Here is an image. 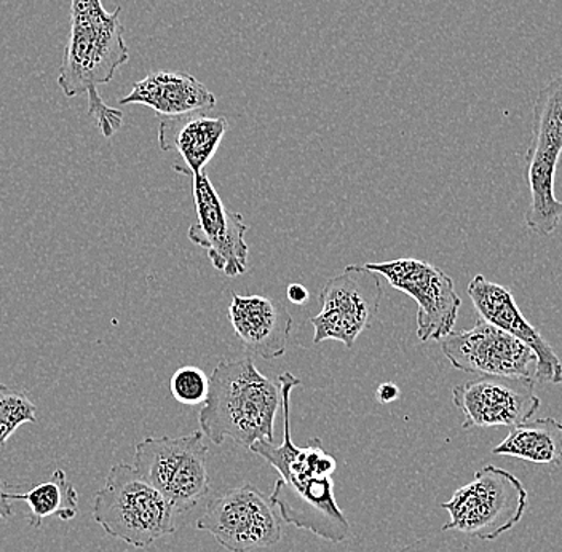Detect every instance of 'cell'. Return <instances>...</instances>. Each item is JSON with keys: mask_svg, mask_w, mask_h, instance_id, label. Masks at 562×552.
Returning a JSON list of instances; mask_svg holds the SVG:
<instances>
[{"mask_svg": "<svg viewBox=\"0 0 562 552\" xmlns=\"http://www.w3.org/2000/svg\"><path fill=\"white\" fill-rule=\"evenodd\" d=\"M494 455L515 457L536 465L562 462V424L554 418H537L509 428L507 438L492 449Z\"/></svg>", "mask_w": 562, "mask_h": 552, "instance_id": "obj_18", "label": "cell"}, {"mask_svg": "<svg viewBox=\"0 0 562 552\" xmlns=\"http://www.w3.org/2000/svg\"><path fill=\"white\" fill-rule=\"evenodd\" d=\"M121 13L122 7L108 12L101 0H70V31L58 76L66 98L87 94L88 115L108 139L122 128L123 114L104 103L98 87L130 61Z\"/></svg>", "mask_w": 562, "mask_h": 552, "instance_id": "obj_2", "label": "cell"}, {"mask_svg": "<svg viewBox=\"0 0 562 552\" xmlns=\"http://www.w3.org/2000/svg\"><path fill=\"white\" fill-rule=\"evenodd\" d=\"M35 421H37V407L33 401L23 392L0 383V449L5 448L7 442L21 425L35 424Z\"/></svg>", "mask_w": 562, "mask_h": 552, "instance_id": "obj_20", "label": "cell"}, {"mask_svg": "<svg viewBox=\"0 0 562 552\" xmlns=\"http://www.w3.org/2000/svg\"><path fill=\"white\" fill-rule=\"evenodd\" d=\"M3 487H5V484L0 481V520L10 519L13 516V508L12 505H10L9 494L3 491Z\"/></svg>", "mask_w": 562, "mask_h": 552, "instance_id": "obj_24", "label": "cell"}, {"mask_svg": "<svg viewBox=\"0 0 562 552\" xmlns=\"http://www.w3.org/2000/svg\"><path fill=\"white\" fill-rule=\"evenodd\" d=\"M382 295L378 273L367 266H347L340 275L329 278L319 293L322 311L308 319L315 328L314 342L337 340L353 347L361 333L371 328Z\"/></svg>", "mask_w": 562, "mask_h": 552, "instance_id": "obj_8", "label": "cell"}, {"mask_svg": "<svg viewBox=\"0 0 562 552\" xmlns=\"http://www.w3.org/2000/svg\"><path fill=\"white\" fill-rule=\"evenodd\" d=\"M562 154V76L548 82L533 104L532 139L526 154L530 203L525 223L540 237L561 224L562 200L554 193V178Z\"/></svg>", "mask_w": 562, "mask_h": 552, "instance_id": "obj_5", "label": "cell"}, {"mask_svg": "<svg viewBox=\"0 0 562 552\" xmlns=\"http://www.w3.org/2000/svg\"><path fill=\"white\" fill-rule=\"evenodd\" d=\"M441 350L449 363L467 374L536 379L532 348L483 318L472 329L446 336Z\"/></svg>", "mask_w": 562, "mask_h": 552, "instance_id": "obj_11", "label": "cell"}, {"mask_svg": "<svg viewBox=\"0 0 562 552\" xmlns=\"http://www.w3.org/2000/svg\"><path fill=\"white\" fill-rule=\"evenodd\" d=\"M281 407H283V442L258 441L249 448L280 473L270 500L279 509L288 526L308 530L331 543H342L350 532V523L334 498L333 474L337 462L325 452L319 439H312L307 448H297L291 438L290 396L301 380L291 372L279 378Z\"/></svg>", "mask_w": 562, "mask_h": 552, "instance_id": "obj_1", "label": "cell"}, {"mask_svg": "<svg viewBox=\"0 0 562 552\" xmlns=\"http://www.w3.org/2000/svg\"><path fill=\"white\" fill-rule=\"evenodd\" d=\"M209 446L202 431L179 438H146L136 444L133 467L173 506L191 511L210 492Z\"/></svg>", "mask_w": 562, "mask_h": 552, "instance_id": "obj_7", "label": "cell"}, {"mask_svg": "<svg viewBox=\"0 0 562 552\" xmlns=\"http://www.w3.org/2000/svg\"><path fill=\"white\" fill-rule=\"evenodd\" d=\"M367 267L417 302V337L422 342L442 340L454 333L462 298L448 273L434 263L411 258L367 263Z\"/></svg>", "mask_w": 562, "mask_h": 552, "instance_id": "obj_10", "label": "cell"}, {"mask_svg": "<svg viewBox=\"0 0 562 552\" xmlns=\"http://www.w3.org/2000/svg\"><path fill=\"white\" fill-rule=\"evenodd\" d=\"M196 223L189 228V240L205 249L217 272L235 278L248 272V225L240 213L224 205L205 171L193 176Z\"/></svg>", "mask_w": 562, "mask_h": 552, "instance_id": "obj_12", "label": "cell"}, {"mask_svg": "<svg viewBox=\"0 0 562 552\" xmlns=\"http://www.w3.org/2000/svg\"><path fill=\"white\" fill-rule=\"evenodd\" d=\"M121 104L146 105L160 117H179L199 112L206 114L216 105V97L192 74L157 70L136 82Z\"/></svg>", "mask_w": 562, "mask_h": 552, "instance_id": "obj_17", "label": "cell"}, {"mask_svg": "<svg viewBox=\"0 0 562 552\" xmlns=\"http://www.w3.org/2000/svg\"><path fill=\"white\" fill-rule=\"evenodd\" d=\"M467 291H469L480 318L532 348L537 357V372L536 379H533L536 382L553 383V385L562 383L560 357L553 347L544 340L542 334L527 322L507 288L492 283L483 275H476L470 281Z\"/></svg>", "mask_w": 562, "mask_h": 552, "instance_id": "obj_14", "label": "cell"}, {"mask_svg": "<svg viewBox=\"0 0 562 552\" xmlns=\"http://www.w3.org/2000/svg\"><path fill=\"white\" fill-rule=\"evenodd\" d=\"M9 500L30 506L27 523L34 529H41L44 519L52 516L69 522L79 512V494L63 467H56L47 483L35 485L26 494H9Z\"/></svg>", "mask_w": 562, "mask_h": 552, "instance_id": "obj_19", "label": "cell"}, {"mask_svg": "<svg viewBox=\"0 0 562 552\" xmlns=\"http://www.w3.org/2000/svg\"><path fill=\"white\" fill-rule=\"evenodd\" d=\"M452 403L463 414V430L516 427L540 409L536 380L480 375L452 390Z\"/></svg>", "mask_w": 562, "mask_h": 552, "instance_id": "obj_13", "label": "cell"}, {"mask_svg": "<svg viewBox=\"0 0 562 552\" xmlns=\"http://www.w3.org/2000/svg\"><path fill=\"white\" fill-rule=\"evenodd\" d=\"M210 378L195 365H182L170 380V392L178 403L196 406L209 396Z\"/></svg>", "mask_w": 562, "mask_h": 552, "instance_id": "obj_21", "label": "cell"}, {"mask_svg": "<svg viewBox=\"0 0 562 552\" xmlns=\"http://www.w3.org/2000/svg\"><path fill=\"white\" fill-rule=\"evenodd\" d=\"M228 319L249 353L263 360L283 357L293 328L286 305L263 295L232 293Z\"/></svg>", "mask_w": 562, "mask_h": 552, "instance_id": "obj_15", "label": "cell"}, {"mask_svg": "<svg viewBox=\"0 0 562 552\" xmlns=\"http://www.w3.org/2000/svg\"><path fill=\"white\" fill-rule=\"evenodd\" d=\"M288 301L296 305H304L308 298V291L302 284H290L286 290Z\"/></svg>", "mask_w": 562, "mask_h": 552, "instance_id": "obj_23", "label": "cell"}, {"mask_svg": "<svg viewBox=\"0 0 562 552\" xmlns=\"http://www.w3.org/2000/svg\"><path fill=\"white\" fill-rule=\"evenodd\" d=\"M280 406V386L258 371L251 357L223 360L210 378L200 430L214 444L234 439L249 449L258 441L273 442Z\"/></svg>", "mask_w": 562, "mask_h": 552, "instance_id": "obj_3", "label": "cell"}, {"mask_svg": "<svg viewBox=\"0 0 562 552\" xmlns=\"http://www.w3.org/2000/svg\"><path fill=\"white\" fill-rule=\"evenodd\" d=\"M91 515L109 537L138 550L173 536L178 516L171 503L128 463L111 467Z\"/></svg>", "mask_w": 562, "mask_h": 552, "instance_id": "obj_4", "label": "cell"}, {"mask_svg": "<svg viewBox=\"0 0 562 552\" xmlns=\"http://www.w3.org/2000/svg\"><path fill=\"white\" fill-rule=\"evenodd\" d=\"M196 529L216 538L228 552L276 547L281 541V518L270 497L246 484L214 498L196 520Z\"/></svg>", "mask_w": 562, "mask_h": 552, "instance_id": "obj_9", "label": "cell"}, {"mask_svg": "<svg viewBox=\"0 0 562 552\" xmlns=\"http://www.w3.org/2000/svg\"><path fill=\"white\" fill-rule=\"evenodd\" d=\"M527 506V491L521 481L494 465L474 473L472 483L457 488L451 500L441 508L449 512L442 532H457L494 541L521 522Z\"/></svg>", "mask_w": 562, "mask_h": 552, "instance_id": "obj_6", "label": "cell"}, {"mask_svg": "<svg viewBox=\"0 0 562 552\" xmlns=\"http://www.w3.org/2000/svg\"><path fill=\"white\" fill-rule=\"evenodd\" d=\"M227 129L226 117H210L203 112L160 117L158 146L164 153H178L184 165L175 167V170L193 178L203 173L211 158L216 156Z\"/></svg>", "mask_w": 562, "mask_h": 552, "instance_id": "obj_16", "label": "cell"}, {"mask_svg": "<svg viewBox=\"0 0 562 552\" xmlns=\"http://www.w3.org/2000/svg\"><path fill=\"white\" fill-rule=\"evenodd\" d=\"M400 388L395 385V383H382L379 385V388L375 390V397H378L379 403L390 404L393 401L398 399Z\"/></svg>", "mask_w": 562, "mask_h": 552, "instance_id": "obj_22", "label": "cell"}]
</instances>
